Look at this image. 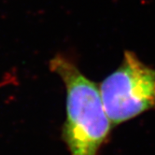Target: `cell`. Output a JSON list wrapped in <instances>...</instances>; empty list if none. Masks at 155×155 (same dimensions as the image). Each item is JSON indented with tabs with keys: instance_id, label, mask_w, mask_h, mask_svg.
I'll return each instance as SVG.
<instances>
[{
	"instance_id": "6da1fadb",
	"label": "cell",
	"mask_w": 155,
	"mask_h": 155,
	"mask_svg": "<svg viewBox=\"0 0 155 155\" xmlns=\"http://www.w3.org/2000/svg\"><path fill=\"white\" fill-rule=\"evenodd\" d=\"M49 66L65 88L62 139L70 155H100L114 126L106 112L99 86L63 55L52 57Z\"/></svg>"
},
{
	"instance_id": "7a4b0ae2",
	"label": "cell",
	"mask_w": 155,
	"mask_h": 155,
	"mask_svg": "<svg viewBox=\"0 0 155 155\" xmlns=\"http://www.w3.org/2000/svg\"><path fill=\"white\" fill-rule=\"evenodd\" d=\"M106 112L113 126L155 109V68L131 51L99 85Z\"/></svg>"
}]
</instances>
